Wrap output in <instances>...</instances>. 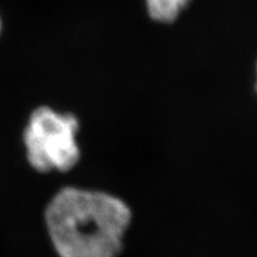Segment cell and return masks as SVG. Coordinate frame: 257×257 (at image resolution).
<instances>
[{"mask_svg": "<svg viewBox=\"0 0 257 257\" xmlns=\"http://www.w3.org/2000/svg\"><path fill=\"white\" fill-rule=\"evenodd\" d=\"M131 221L124 201L104 192L68 187L46 210L50 239L60 257H117Z\"/></svg>", "mask_w": 257, "mask_h": 257, "instance_id": "1", "label": "cell"}, {"mask_svg": "<svg viewBox=\"0 0 257 257\" xmlns=\"http://www.w3.org/2000/svg\"><path fill=\"white\" fill-rule=\"evenodd\" d=\"M78 128L73 114L59 113L48 106L37 107L23 135L29 163L38 172H68L80 159Z\"/></svg>", "mask_w": 257, "mask_h": 257, "instance_id": "2", "label": "cell"}, {"mask_svg": "<svg viewBox=\"0 0 257 257\" xmlns=\"http://www.w3.org/2000/svg\"><path fill=\"white\" fill-rule=\"evenodd\" d=\"M189 2L191 0H147V8L153 19L169 23L175 21Z\"/></svg>", "mask_w": 257, "mask_h": 257, "instance_id": "3", "label": "cell"}, {"mask_svg": "<svg viewBox=\"0 0 257 257\" xmlns=\"http://www.w3.org/2000/svg\"><path fill=\"white\" fill-rule=\"evenodd\" d=\"M2 28H3V24H2V18H0V32H2Z\"/></svg>", "mask_w": 257, "mask_h": 257, "instance_id": "4", "label": "cell"}]
</instances>
